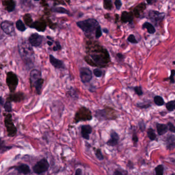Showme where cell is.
Segmentation results:
<instances>
[{
  "mask_svg": "<svg viewBox=\"0 0 175 175\" xmlns=\"http://www.w3.org/2000/svg\"><path fill=\"white\" fill-rule=\"evenodd\" d=\"M77 25L86 35H91L99 26L98 22L93 18L77 22Z\"/></svg>",
  "mask_w": 175,
  "mask_h": 175,
  "instance_id": "6da1fadb",
  "label": "cell"
},
{
  "mask_svg": "<svg viewBox=\"0 0 175 175\" xmlns=\"http://www.w3.org/2000/svg\"><path fill=\"white\" fill-rule=\"evenodd\" d=\"M19 50L21 57L25 62L29 63L33 60V50L27 42H22L20 44L19 46Z\"/></svg>",
  "mask_w": 175,
  "mask_h": 175,
  "instance_id": "7a4b0ae2",
  "label": "cell"
},
{
  "mask_svg": "<svg viewBox=\"0 0 175 175\" xmlns=\"http://www.w3.org/2000/svg\"><path fill=\"white\" fill-rule=\"evenodd\" d=\"M90 56L94 63L100 68H104L106 64L108 63L110 60L109 53L106 54V53L93 52L90 54Z\"/></svg>",
  "mask_w": 175,
  "mask_h": 175,
  "instance_id": "3957f363",
  "label": "cell"
},
{
  "mask_svg": "<svg viewBox=\"0 0 175 175\" xmlns=\"http://www.w3.org/2000/svg\"><path fill=\"white\" fill-rule=\"evenodd\" d=\"M49 164L46 158H42L37 162L32 167V170L34 173L37 175H41L49 170Z\"/></svg>",
  "mask_w": 175,
  "mask_h": 175,
  "instance_id": "277c9868",
  "label": "cell"
},
{
  "mask_svg": "<svg viewBox=\"0 0 175 175\" xmlns=\"http://www.w3.org/2000/svg\"><path fill=\"white\" fill-rule=\"evenodd\" d=\"M4 122L8 133V136L10 137H14L17 134V130L12 122V115L10 114L6 115Z\"/></svg>",
  "mask_w": 175,
  "mask_h": 175,
  "instance_id": "5b68a950",
  "label": "cell"
},
{
  "mask_svg": "<svg viewBox=\"0 0 175 175\" xmlns=\"http://www.w3.org/2000/svg\"><path fill=\"white\" fill-rule=\"evenodd\" d=\"M6 83L10 92H14L18 83V79L15 74L9 72L7 74Z\"/></svg>",
  "mask_w": 175,
  "mask_h": 175,
  "instance_id": "8992f818",
  "label": "cell"
},
{
  "mask_svg": "<svg viewBox=\"0 0 175 175\" xmlns=\"http://www.w3.org/2000/svg\"><path fill=\"white\" fill-rule=\"evenodd\" d=\"M80 77L82 83H89L93 79V72L87 67H82L80 69Z\"/></svg>",
  "mask_w": 175,
  "mask_h": 175,
  "instance_id": "52a82bcc",
  "label": "cell"
},
{
  "mask_svg": "<svg viewBox=\"0 0 175 175\" xmlns=\"http://www.w3.org/2000/svg\"><path fill=\"white\" fill-rule=\"evenodd\" d=\"M120 137L118 134L114 130L111 131L110 133V139L107 141L106 144L109 147H115L118 144Z\"/></svg>",
  "mask_w": 175,
  "mask_h": 175,
  "instance_id": "ba28073f",
  "label": "cell"
},
{
  "mask_svg": "<svg viewBox=\"0 0 175 175\" xmlns=\"http://www.w3.org/2000/svg\"><path fill=\"white\" fill-rule=\"evenodd\" d=\"M1 27L5 34L9 35H12L15 32V28L13 24L8 21H4L1 24Z\"/></svg>",
  "mask_w": 175,
  "mask_h": 175,
  "instance_id": "9c48e42d",
  "label": "cell"
},
{
  "mask_svg": "<svg viewBox=\"0 0 175 175\" xmlns=\"http://www.w3.org/2000/svg\"><path fill=\"white\" fill-rule=\"evenodd\" d=\"M93 132V128L89 125H82L81 127V135L83 138L89 140L90 139L89 135Z\"/></svg>",
  "mask_w": 175,
  "mask_h": 175,
  "instance_id": "30bf717a",
  "label": "cell"
},
{
  "mask_svg": "<svg viewBox=\"0 0 175 175\" xmlns=\"http://www.w3.org/2000/svg\"><path fill=\"white\" fill-rule=\"evenodd\" d=\"M43 37L38 34H32L29 38L30 44L34 47H39L42 44Z\"/></svg>",
  "mask_w": 175,
  "mask_h": 175,
  "instance_id": "8fae6325",
  "label": "cell"
},
{
  "mask_svg": "<svg viewBox=\"0 0 175 175\" xmlns=\"http://www.w3.org/2000/svg\"><path fill=\"white\" fill-rule=\"evenodd\" d=\"M165 146L167 150L172 151L175 147V136L173 134H169L165 140Z\"/></svg>",
  "mask_w": 175,
  "mask_h": 175,
  "instance_id": "7c38bea8",
  "label": "cell"
},
{
  "mask_svg": "<svg viewBox=\"0 0 175 175\" xmlns=\"http://www.w3.org/2000/svg\"><path fill=\"white\" fill-rule=\"evenodd\" d=\"M10 168H13L17 170L19 173H21L23 175H27L31 173L30 167L29 165L26 164H21L18 166H14L11 167Z\"/></svg>",
  "mask_w": 175,
  "mask_h": 175,
  "instance_id": "4fadbf2b",
  "label": "cell"
},
{
  "mask_svg": "<svg viewBox=\"0 0 175 175\" xmlns=\"http://www.w3.org/2000/svg\"><path fill=\"white\" fill-rule=\"evenodd\" d=\"M149 16L153 21L159 22L163 20L164 17V14L157 11H150L149 12Z\"/></svg>",
  "mask_w": 175,
  "mask_h": 175,
  "instance_id": "5bb4252c",
  "label": "cell"
},
{
  "mask_svg": "<svg viewBox=\"0 0 175 175\" xmlns=\"http://www.w3.org/2000/svg\"><path fill=\"white\" fill-rule=\"evenodd\" d=\"M49 60L52 65L56 68L65 69V66L63 62L56 58L53 55H49Z\"/></svg>",
  "mask_w": 175,
  "mask_h": 175,
  "instance_id": "9a60e30c",
  "label": "cell"
},
{
  "mask_svg": "<svg viewBox=\"0 0 175 175\" xmlns=\"http://www.w3.org/2000/svg\"><path fill=\"white\" fill-rule=\"evenodd\" d=\"M95 117L99 122H102L108 119L105 109H98L96 110L95 113Z\"/></svg>",
  "mask_w": 175,
  "mask_h": 175,
  "instance_id": "2e32d148",
  "label": "cell"
},
{
  "mask_svg": "<svg viewBox=\"0 0 175 175\" xmlns=\"http://www.w3.org/2000/svg\"><path fill=\"white\" fill-rule=\"evenodd\" d=\"M156 128H157V133L159 136H162L165 135L167 132H168L169 129L167 125L160 123H156Z\"/></svg>",
  "mask_w": 175,
  "mask_h": 175,
  "instance_id": "e0dca14e",
  "label": "cell"
},
{
  "mask_svg": "<svg viewBox=\"0 0 175 175\" xmlns=\"http://www.w3.org/2000/svg\"><path fill=\"white\" fill-rule=\"evenodd\" d=\"M44 80L41 77L40 79H38L35 80V82H33V83L31 84L32 87H35L37 91V94H40L41 93L42 86L43 84Z\"/></svg>",
  "mask_w": 175,
  "mask_h": 175,
  "instance_id": "ac0fdd59",
  "label": "cell"
},
{
  "mask_svg": "<svg viewBox=\"0 0 175 175\" xmlns=\"http://www.w3.org/2000/svg\"><path fill=\"white\" fill-rule=\"evenodd\" d=\"M41 77V73L39 71L36 69L32 70L30 74V83L32 84L33 82H35V80Z\"/></svg>",
  "mask_w": 175,
  "mask_h": 175,
  "instance_id": "d6986e66",
  "label": "cell"
},
{
  "mask_svg": "<svg viewBox=\"0 0 175 175\" xmlns=\"http://www.w3.org/2000/svg\"><path fill=\"white\" fill-rule=\"evenodd\" d=\"M147 135L151 141L157 140V135L153 128H149L147 130Z\"/></svg>",
  "mask_w": 175,
  "mask_h": 175,
  "instance_id": "ffe728a7",
  "label": "cell"
},
{
  "mask_svg": "<svg viewBox=\"0 0 175 175\" xmlns=\"http://www.w3.org/2000/svg\"><path fill=\"white\" fill-rule=\"evenodd\" d=\"M143 28H146L147 30V32L150 34H155L156 32V29L155 27H153V25L152 24L150 23L149 22H145L142 26Z\"/></svg>",
  "mask_w": 175,
  "mask_h": 175,
  "instance_id": "44dd1931",
  "label": "cell"
},
{
  "mask_svg": "<svg viewBox=\"0 0 175 175\" xmlns=\"http://www.w3.org/2000/svg\"><path fill=\"white\" fill-rule=\"evenodd\" d=\"M24 99V96L22 93H19L13 94V95H10V96L9 98V101H14V102H20L21 100H22Z\"/></svg>",
  "mask_w": 175,
  "mask_h": 175,
  "instance_id": "7402d4cb",
  "label": "cell"
},
{
  "mask_svg": "<svg viewBox=\"0 0 175 175\" xmlns=\"http://www.w3.org/2000/svg\"><path fill=\"white\" fill-rule=\"evenodd\" d=\"M153 102L155 103L156 105H157L159 107L162 106L165 104V102H164L163 97L161 96H159V95H156L153 97Z\"/></svg>",
  "mask_w": 175,
  "mask_h": 175,
  "instance_id": "603a6c76",
  "label": "cell"
},
{
  "mask_svg": "<svg viewBox=\"0 0 175 175\" xmlns=\"http://www.w3.org/2000/svg\"><path fill=\"white\" fill-rule=\"evenodd\" d=\"M12 148V146H7L5 144L4 140L2 139V138L0 137V151L2 152H6L7 151L10 150Z\"/></svg>",
  "mask_w": 175,
  "mask_h": 175,
  "instance_id": "cb8c5ba5",
  "label": "cell"
},
{
  "mask_svg": "<svg viewBox=\"0 0 175 175\" xmlns=\"http://www.w3.org/2000/svg\"><path fill=\"white\" fill-rule=\"evenodd\" d=\"M137 107L142 109H146L150 108L151 105V102L149 101V102H137L136 104Z\"/></svg>",
  "mask_w": 175,
  "mask_h": 175,
  "instance_id": "d4e9b609",
  "label": "cell"
},
{
  "mask_svg": "<svg viewBox=\"0 0 175 175\" xmlns=\"http://www.w3.org/2000/svg\"><path fill=\"white\" fill-rule=\"evenodd\" d=\"M167 110L169 112H173L175 109V100H172L167 102L165 105Z\"/></svg>",
  "mask_w": 175,
  "mask_h": 175,
  "instance_id": "484cf974",
  "label": "cell"
},
{
  "mask_svg": "<svg viewBox=\"0 0 175 175\" xmlns=\"http://www.w3.org/2000/svg\"><path fill=\"white\" fill-rule=\"evenodd\" d=\"M156 175H164V167L163 164H159L155 168Z\"/></svg>",
  "mask_w": 175,
  "mask_h": 175,
  "instance_id": "4316f807",
  "label": "cell"
},
{
  "mask_svg": "<svg viewBox=\"0 0 175 175\" xmlns=\"http://www.w3.org/2000/svg\"><path fill=\"white\" fill-rule=\"evenodd\" d=\"M130 88L133 89L135 92V93L139 96H142L143 94V91L141 86L130 87Z\"/></svg>",
  "mask_w": 175,
  "mask_h": 175,
  "instance_id": "83f0119b",
  "label": "cell"
},
{
  "mask_svg": "<svg viewBox=\"0 0 175 175\" xmlns=\"http://www.w3.org/2000/svg\"><path fill=\"white\" fill-rule=\"evenodd\" d=\"M52 11L55 12H58V13H60V14H67V15L69 14V11L63 7L54 8L52 9Z\"/></svg>",
  "mask_w": 175,
  "mask_h": 175,
  "instance_id": "f1b7e54d",
  "label": "cell"
},
{
  "mask_svg": "<svg viewBox=\"0 0 175 175\" xmlns=\"http://www.w3.org/2000/svg\"><path fill=\"white\" fill-rule=\"evenodd\" d=\"M95 156L96 158L98 159L99 161H102L104 160V157L102 153V150L101 148H97L96 150Z\"/></svg>",
  "mask_w": 175,
  "mask_h": 175,
  "instance_id": "f546056e",
  "label": "cell"
},
{
  "mask_svg": "<svg viewBox=\"0 0 175 175\" xmlns=\"http://www.w3.org/2000/svg\"><path fill=\"white\" fill-rule=\"evenodd\" d=\"M16 27L19 31H24L26 29L25 25L21 20H19L16 23Z\"/></svg>",
  "mask_w": 175,
  "mask_h": 175,
  "instance_id": "4dcf8cb0",
  "label": "cell"
},
{
  "mask_svg": "<svg viewBox=\"0 0 175 175\" xmlns=\"http://www.w3.org/2000/svg\"><path fill=\"white\" fill-rule=\"evenodd\" d=\"M132 141H133V146L137 147V144H138V142L139 141V138L135 131H133V133Z\"/></svg>",
  "mask_w": 175,
  "mask_h": 175,
  "instance_id": "1f68e13d",
  "label": "cell"
},
{
  "mask_svg": "<svg viewBox=\"0 0 175 175\" xmlns=\"http://www.w3.org/2000/svg\"><path fill=\"white\" fill-rule=\"evenodd\" d=\"M138 126L139 130L141 132H144L146 130V124L143 120H140L138 122Z\"/></svg>",
  "mask_w": 175,
  "mask_h": 175,
  "instance_id": "d6a6232c",
  "label": "cell"
},
{
  "mask_svg": "<svg viewBox=\"0 0 175 175\" xmlns=\"http://www.w3.org/2000/svg\"><path fill=\"white\" fill-rule=\"evenodd\" d=\"M93 73L96 77L98 78H100L103 75V71L100 69H95L93 70Z\"/></svg>",
  "mask_w": 175,
  "mask_h": 175,
  "instance_id": "836d02e7",
  "label": "cell"
},
{
  "mask_svg": "<svg viewBox=\"0 0 175 175\" xmlns=\"http://www.w3.org/2000/svg\"><path fill=\"white\" fill-rule=\"evenodd\" d=\"M127 41L130 43L133 44L138 43V41L136 39L135 35H133V34H130V35H129L128 38H127Z\"/></svg>",
  "mask_w": 175,
  "mask_h": 175,
  "instance_id": "e575fe53",
  "label": "cell"
},
{
  "mask_svg": "<svg viewBox=\"0 0 175 175\" xmlns=\"http://www.w3.org/2000/svg\"><path fill=\"white\" fill-rule=\"evenodd\" d=\"M102 30H101V28L100 26L99 25L97 27L96 29V38H97V39H98V38H100V37L102 36Z\"/></svg>",
  "mask_w": 175,
  "mask_h": 175,
  "instance_id": "d590c367",
  "label": "cell"
},
{
  "mask_svg": "<svg viewBox=\"0 0 175 175\" xmlns=\"http://www.w3.org/2000/svg\"><path fill=\"white\" fill-rule=\"evenodd\" d=\"M167 125V127H168L169 131H170L171 133H175V125H173V124L172 122H169Z\"/></svg>",
  "mask_w": 175,
  "mask_h": 175,
  "instance_id": "8d00e7d4",
  "label": "cell"
},
{
  "mask_svg": "<svg viewBox=\"0 0 175 175\" xmlns=\"http://www.w3.org/2000/svg\"><path fill=\"white\" fill-rule=\"evenodd\" d=\"M4 108L6 112H10L12 111V104L10 102H7L5 103Z\"/></svg>",
  "mask_w": 175,
  "mask_h": 175,
  "instance_id": "74e56055",
  "label": "cell"
},
{
  "mask_svg": "<svg viewBox=\"0 0 175 175\" xmlns=\"http://www.w3.org/2000/svg\"><path fill=\"white\" fill-rule=\"evenodd\" d=\"M175 70H171L170 72V75L169 78V80H170V83H175V79H174V76H175Z\"/></svg>",
  "mask_w": 175,
  "mask_h": 175,
  "instance_id": "f35d334b",
  "label": "cell"
},
{
  "mask_svg": "<svg viewBox=\"0 0 175 175\" xmlns=\"http://www.w3.org/2000/svg\"><path fill=\"white\" fill-rule=\"evenodd\" d=\"M115 5L117 9L119 10L122 6V2L120 0H116V1L115 2Z\"/></svg>",
  "mask_w": 175,
  "mask_h": 175,
  "instance_id": "ab89813d",
  "label": "cell"
},
{
  "mask_svg": "<svg viewBox=\"0 0 175 175\" xmlns=\"http://www.w3.org/2000/svg\"><path fill=\"white\" fill-rule=\"evenodd\" d=\"M56 46L53 47V51H58V50H61L62 48H61V45H60V44L59 43V42H56Z\"/></svg>",
  "mask_w": 175,
  "mask_h": 175,
  "instance_id": "60d3db41",
  "label": "cell"
},
{
  "mask_svg": "<svg viewBox=\"0 0 175 175\" xmlns=\"http://www.w3.org/2000/svg\"><path fill=\"white\" fill-rule=\"evenodd\" d=\"M75 175H82V170L81 168H78L76 170Z\"/></svg>",
  "mask_w": 175,
  "mask_h": 175,
  "instance_id": "b9f144b4",
  "label": "cell"
},
{
  "mask_svg": "<svg viewBox=\"0 0 175 175\" xmlns=\"http://www.w3.org/2000/svg\"><path fill=\"white\" fill-rule=\"evenodd\" d=\"M113 175H123V174L122 173V172H120V170L117 169L113 172Z\"/></svg>",
  "mask_w": 175,
  "mask_h": 175,
  "instance_id": "7bdbcfd3",
  "label": "cell"
},
{
  "mask_svg": "<svg viewBox=\"0 0 175 175\" xmlns=\"http://www.w3.org/2000/svg\"><path fill=\"white\" fill-rule=\"evenodd\" d=\"M117 57H118L119 59L120 60H123L124 58V56L123 54L122 53H118L117 54Z\"/></svg>",
  "mask_w": 175,
  "mask_h": 175,
  "instance_id": "ee69618b",
  "label": "cell"
},
{
  "mask_svg": "<svg viewBox=\"0 0 175 175\" xmlns=\"http://www.w3.org/2000/svg\"><path fill=\"white\" fill-rule=\"evenodd\" d=\"M127 166L129 167V168H130V169H133V163H132L131 161H130L129 160V162L127 164Z\"/></svg>",
  "mask_w": 175,
  "mask_h": 175,
  "instance_id": "f6af8a7d",
  "label": "cell"
},
{
  "mask_svg": "<svg viewBox=\"0 0 175 175\" xmlns=\"http://www.w3.org/2000/svg\"><path fill=\"white\" fill-rule=\"evenodd\" d=\"M160 114L162 116H164L167 114V112H164V111H163V112H160Z\"/></svg>",
  "mask_w": 175,
  "mask_h": 175,
  "instance_id": "bcb514c9",
  "label": "cell"
},
{
  "mask_svg": "<svg viewBox=\"0 0 175 175\" xmlns=\"http://www.w3.org/2000/svg\"><path fill=\"white\" fill-rule=\"evenodd\" d=\"M103 31L105 33V34H108L109 33V30L107 28H104L103 29Z\"/></svg>",
  "mask_w": 175,
  "mask_h": 175,
  "instance_id": "7dc6e473",
  "label": "cell"
},
{
  "mask_svg": "<svg viewBox=\"0 0 175 175\" xmlns=\"http://www.w3.org/2000/svg\"><path fill=\"white\" fill-rule=\"evenodd\" d=\"M146 2H147V3L149 4H152L153 0H146Z\"/></svg>",
  "mask_w": 175,
  "mask_h": 175,
  "instance_id": "c3c4849f",
  "label": "cell"
},
{
  "mask_svg": "<svg viewBox=\"0 0 175 175\" xmlns=\"http://www.w3.org/2000/svg\"><path fill=\"white\" fill-rule=\"evenodd\" d=\"M47 43L49 46H52V42H50V41H49V42H47Z\"/></svg>",
  "mask_w": 175,
  "mask_h": 175,
  "instance_id": "681fc988",
  "label": "cell"
},
{
  "mask_svg": "<svg viewBox=\"0 0 175 175\" xmlns=\"http://www.w3.org/2000/svg\"><path fill=\"white\" fill-rule=\"evenodd\" d=\"M175 175V173H172V174H171V175Z\"/></svg>",
  "mask_w": 175,
  "mask_h": 175,
  "instance_id": "f907efd6",
  "label": "cell"
},
{
  "mask_svg": "<svg viewBox=\"0 0 175 175\" xmlns=\"http://www.w3.org/2000/svg\"><path fill=\"white\" fill-rule=\"evenodd\" d=\"M175 61H173V65H175Z\"/></svg>",
  "mask_w": 175,
  "mask_h": 175,
  "instance_id": "816d5d0a",
  "label": "cell"
},
{
  "mask_svg": "<svg viewBox=\"0 0 175 175\" xmlns=\"http://www.w3.org/2000/svg\"><path fill=\"white\" fill-rule=\"evenodd\" d=\"M35 1H39V0H35Z\"/></svg>",
  "mask_w": 175,
  "mask_h": 175,
  "instance_id": "f5cc1de1",
  "label": "cell"
},
{
  "mask_svg": "<svg viewBox=\"0 0 175 175\" xmlns=\"http://www.w3.org/2000/svg\"><path fill=\"white\" fill-rule=\"evenodd\" d=\"M106 1H110V0H106Z\"/></svg>",
  "mask_w": 175,
  "mask_h": 175,
  "instance_id": "db71d44e",
  "label": "cell"
}]
</instances>
